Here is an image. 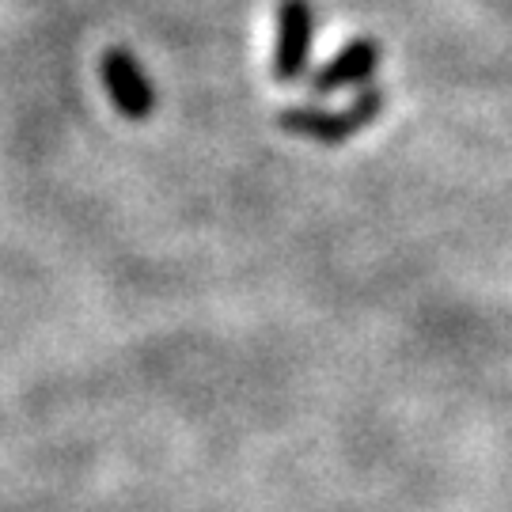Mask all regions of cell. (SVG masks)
Segmentation results:
<instances>
[{"instance_id":"cell-3","label":"cell","mask_w":512,"mask_h":512,"mask_svg":"<svg viewBox=\"0 0 512 512\" xmlns=\"http://www.w3.org/2000/svg\"><path fill=\"white\" fill-rule=\"evenodd\" d=\"M376 110H380V95L365 92V99L357 107H349L346 114H285V129L304 133V137H319V141H342L365 126Z\"/></svg>"},{"instance_id":"cell-1","label":"cell","mask_w":512,"mask_h":512,"mask_svg":"<svg viewBox=\"0 0 512 512\" xmlns=\"http://www.w3.org/2000/svg\"><path fill=\"white\" fill-rule=\"evenodd\" d=\"M103 84H107L110 103L126 114L129 122H145L156 107V92L145 69L137 65V57L129 50H107L103 57Z\"/></svg>"},{"instance_id":"cell-2","label":"cell","mask_w":512,"mask_h":512,"mask_svg":"<svg viewBox=\"0 0 512 512\" xmlns=\"http://www.w3.org/2000/svg\"><path fill=\"white\" fill-rule=\"evenodd\" d=\"M311 50V12L304 0H285L281 4V27H277L274 73L277 80H293L304 73Z\"/></svg>"},{"instance_id":"cell-4","label":"cell","mask_w":512,"mask_h":512,"mask_svg":"<svg viewBox=\"0 0 512 512\" xmlns=\"http://www.w3.org/2000/svg\"><path fill=\"white\" fill-rule=\"evenodd\" d=\"M376 69V46L372 42H353L342 50V57H334V65H327L319 80H315V88L319 92H338V88H349V84H361L368 80Z\"/></svg>"}]
</instances>
